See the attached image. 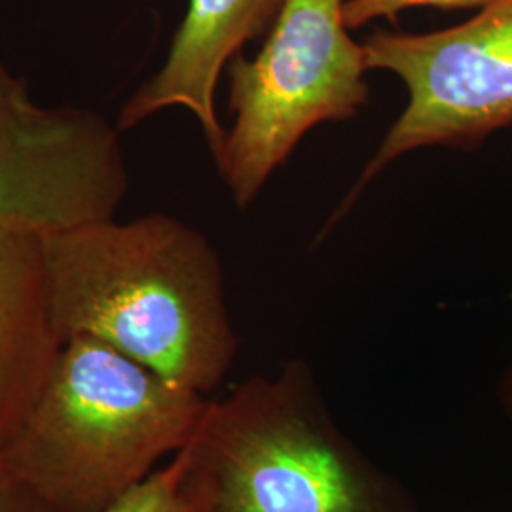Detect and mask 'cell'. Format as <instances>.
Returning a JSON list of instances; mask_svg holds the SVG:
<instances>
[{"mask_svg":"<svg viewBox=\"0 0 512 512\" xmlns=\"http://www.w3.org/2000/svg\"><path fill=\"white\" fill-rule=\"evenodd\" d=\"M40 239L63 342L92 336L171 384L203 397L219 389L239 338L219 253L200 230L148 213Z\"/></svg>","mask_w":512,"mask_h":512,"instance_id":"1","label":"cell"},{"mask_svg":"<svg viewBox=\"0 0 512 512\" xmlns=\"http://www.w3.org/2000/svg\"><path fill=\"white\" fill-rule=\"evenodd\" d=\"M209 401L78 334L0 456L55 511L103 512L183 450Z\"/></svg>","mask_w":512,"mask_h":512,"instance_id":"2","label":"cell"},{"mask_svg":"<svg viewBox=\"0 0 512 512\" xmlns=\"http://www.w3.org/2000/svg\"><path fill=\"white\" fill-rule=\"evenodd\" d=\"M184 448L209 512H420L334 420L302 359L211 399Z\"/></svg>","mask_w":512,"mask_h":512,"instance_id":"3","label":"cell"},{"mask_svg":"<svg viewBox=\"0 0 512 512\" xmlns=\"http://www.w3.org/2000/svg\"><path fill=\"white\" fill-rule=\"evenodd\" d=\"M344 2L285 0L260 52L228 63L234 122L213 162L239 209L311 129L349 120L368 103L365 48L351 38Z\"/></svg>","mask_w":512,"mask_h":512,"instance_id":"4","label":"cell"},{"mask_svg":"<svg viewBox=\"0 0 512 512\" xmlns=\"http://www.w3.org/2000/svg\"><path fill=\"white\" fill-rule=\"evenodd\" d=\"M363 48L368 71L403 82L406 105L329 226L406 154L435 147L475 150L512 128V0H492L473 18L433 33L376 31Z\"/></svg>","mask_w":512,"mask_h":512,"instance_id":"5","label":"cell"},{"mask_svg":"<svg viewBox=\"0 0 512 512\" xmlns=\"http://www.w3.org/2000/svg\"><path fill=\"white\" fill-rule=\"evenodd\" d=\"M128 192L116 122L86 107L38 103L0 59V232L44 238L114 219Z\"/></svg>","mask_w":512,"mask_h":512,"instance_id":"6","label":"cell"},{"mask_svg":"<svg viewBox=\"0 0 512 512\" xmlns=\"http://www.w3.org/2000/svg\"><path fill=\"white\" fill-rule=\"evenodd\" d=\"M285 0H188L162 67L131 93L118 112L124 133L167 109H186L200 124L215 158L226 129L217 114V88L243 46L266 37Z\"/></svg>","mask_w":512,"mask_h":512,"instance_id":"7","label":"cell"},{"mask_svg":"<svg viewBox=\"0 0 512 512\" xmlns=\"http://www.w3.org/2000/svg\"><path fill=\"white\" fill-rule=\"evenodd\" d=\"M63 344L42 239L0 232V454L38 403Z\"/></svg>","mask_w":512,"mask_h":512,"instance_id":"8","label":"cell"},{"mask_svg":"<svg viewBox=\"0 0 512 512\" xmlns=\"http://www.w3.org/2000/svg\"><path fill=\"white\" fill-rule=\"evenodd\" d=\"M103 512H209V499L183 448Z\"/></svg>","mask_w":512,"mask_h":512,"instance_id":"9","label":"cell"},{"mask_svg":"<svg viewBox=\"0 0 512 512\" xmlns=\"http://www.w3.org/2000/svg\"><path fill=\"white\" fill-rule=\"evenodd\" d=\"M492 0H346L344 18L349 29H361L376 19L395 21L410 8L480 10Z\"/></svg>","mask_w":512,"mask_h":512,"instance_id":"10","label":"cell"},{"mask_svg":"<svg viewBox=\"0 0 512 512\" xmlns=\"http://www.w3.org/2000/svg\"><path fill=\"white\" fill-rule=\"evenodd\" d=\"M0 512H57L0 456Z\"/></svg>","mask_w":512,"mask_h":512,"instance_id":"11","label":"cell"},{"mask_svg":"<svg viewBox=\"0 0 512 512\" xmlns=\"http://www.w3.org/2000/svg\"><path fill=\"white\" fill-rule=\"evenodd\" d=\"M495 399L505 420L509 421L512 427V365L507 366L499 376L497 387H495Z\"/></svg>","mask_w":512,"mask_h":512,"instance_id":"12","label":"cell"}]
</instances>
